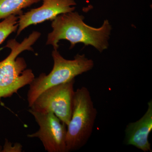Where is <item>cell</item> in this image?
Returning <instances> with one entry per match:
<instances>
[{"mask_svg": "<svg viewBox=\"0 0 152 152\" xmlns=\"http://www.w3.org/2000/svg\"><path fill=\"white\" fill-rule=\"evenodd\" d=\"M75 79L47 89L38 96L30 109L41 113L52 112L66 126L72 113Z\"/></svg>", "mask_w": 152, "mask_h": 152, "instance_id": "obj_5", "label": "cell"}, {"mask_svg": "<svg viewBox=\"0 0 152 152\" xmlns=\"http://www.w3.org/2000/svg\"><path fill=\"white\" fill-rule=\"evenodd\" d=\"M22 151V146L20 144L16 143L14 146H12V144L8 141H6L5 145L1 152H20Z\"/></svg>", "mask_w": 152, "mask_h": 152, "instance_id": "obj_11", "label": "cell"}, {"mask_svg": "<svg viewBox=\"0 0 152 152\" xmlns=\"http://www.w3.org/2000/svg\"><path fill=\"white\" fill-rule=\"evenodd\" d=\"M84 20V16L74 11L58 16L52 21L53 31L48 34L46 45L57 50L60 41L66 40L70 42V49L77 44L83 43L94 47L101 53L107 50L112 30L109 21L105 20L102 26L96 28L88 26Z\"/></svg>", "mask_w": 152, "mask_h": 152, "instance_id": "obj_1", "label": "cell"}, {"mask_svg": "<svg viewBox=\"0 0 152 152\" xmlns=\"http://www.w3.org/2000/svg\"><path fill=\"white\" fill-rule=\"evenodd\" d=\"M41 35L34 31L21 42L15 39L9 40L5 48L10 49V54L0 61V99L10 97L32 82L35 76L31 69H27L24 59L18 57L26 50L33 51L32 46Z\"/></svg>", "mask_w": 152, "mask_h": 152, "instance_id": "obj_2", "label": "cell"}, {"mask_svg": "<svg viewBox=\"0 0 152 152\" xmlns=\"http://www.w3.org/2000/svg\"><path fill=\"white\" fill-rule=\"evenodd\" d=\"M97 114L86 87L75 91L72 117L67 126L66 152L80 149L87 143L92 134Z\"/></svg>", "mask_w": 152, "mask_h": 152, "instance_id": "obj_4", "label": "cell"}, {"mask_svg": "<svg viewBox=\"0 0 152 152\" xmlns=\"http://www.w3.org/2000/svg\"><path fill=\"white\" fill-rule=\"evenodd\" d=\"M18 20V18L17 16L11 15L0 22V45L11 34L16 31Z\"/></svg>", "mask_w": 152, "mask_h": 152, "instance_id": "obj_10", "label": "cell"}, {"mask_svg": "<svg viewBox=\"0 0 152 152\" xmlns=\"http://www.w3.org/2000/svg\"><path fill=\"white\" fill-rule=\"evenodd\" d=\"M2 150V148L1 146H0V152H1Z\"/></svg>", "mask_w": 152, "mask_h": 152, "instance_id": "obj_12", "label": "cell"}, {"mask_svg": "<svg viewBox=\"0 0 152 152\" xmlns=\"http://www.w3.org/2000/svg\"><path fill=\"white\" fill-rule=\"evenodd\" d=\"M28 111L39 126L37 132L28 134V137L39 139L48 152H66V125L52 112L41 113L31 109Z\"/></svg>", "mask_w": 152, "mask_h": 152, "instance_id": "obj_6", "label": "cell"}, {"mask_svg": "<svg viewBox=\"0 0 152 152\" xmlns=\"http://www.w3.org/2000/svg\"><path fill=\"white\" fill-rule=\"evenodd\" d=\"M52 56L54 65L50 72L48 75L40 74L30 84L27 94L30 107L38 96L47 89L75 79L77 76L91 70L94 65L92 60L84 54H77L74 59L67 60L60 54L58 50H54Z\"/></svg>", "mask_w": 152, "mask_h": 152, "instance_id": "obj_3", "label": "cell"}, {"mask_svg": "<svg viewBox=\"0 0 152 152\" xmlns=\"http://www.w3.org/2000/svg\"><path fill=\"white\" fill-rule=\"evenodd\" d=\"M41 7L32 9L19 15L17 36L28 27L48 20L53 21L61 14L75 11L77 4L74 0H43Z\"/></svg>", "mask_w": 152, "mask_h": 152, "instance_id": "obj_7", "label": "cell"}, {"mask_svg": "<svg viewBox=\"0 0 152 152\" xmlns=\"http://www.w3.org/2000/svg\"><path fill=\"white\" fill-rule=\"evenodd\" d=\"M42 0H0V20L11 15H20L23 10Z\"/></svg>", "mask_w": 152, "mask_h": 152, "instance_id": "obj_9", "label": "cell"}, {"mask_svg": "<svg viewBox=\"0 0 152 152\" xmlns=\"http://www.w3.org/2000/svg\"><path fill=\"white\" fill-rule=\"evenodd\" d=\"M146 112L140 119L129 123L125 130V144L145 152H152L148 137L152 130V100L148 102Z\"/></svg>", "mask_w": 152, "mask_h": 152, "instance_id": "obj_8", "label": "cell"}]
</instances>
